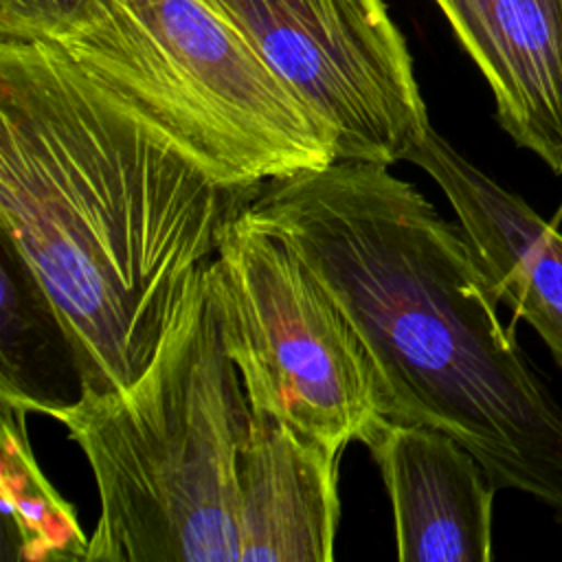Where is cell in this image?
Listing matches in <instances>:
<instances>
[{
  "label": "cell",
  "instance_id": "9",
  "mask_svg": "<svg viewBox=\"0 0 562 562\" xmlns=\"http://www.w3.org/2000/svg\"><path fill=\"white\" fill-rule=\"evenodd\" d=\"M340 454L250 411L237 459L239 562L334 560Z\"/></svg>",
  "mask_w": 562,
  "mask_h": 562
},
{
  "label": "cell",
  "instance_id": "6",
  "mask_svg": "<svg viewBox=\"0 0 562 562\" xmlns=\"http://www.w3.org/2000/svg\"><path fill=\"white\" fill-rule=\"evenodd\" d=\"M318 119L336 160L395 165L432 127L382 0H211Z\"/></svg>",
  "mask_w": 562,
  "mask_h": 562
},
{
  "label": "cell",
  "instance_id": "2",
  "mask_svg": "<svg viewBox=\"0 0 562 562\" xmlns=\"http://www.w3.org/2000/svg\"><path fill=\"white\" fill-rule=\"evenodd\" d=\"M244 213L288 241L342 307L386 419L443 430L498 490L562 522V404L501 321L459 222L389 165L356 160L270 180Z\"/></svg>",
  "mask_w": 562,
  "mask_h": 562
},
{
  "label": "cell",
  "instance_id": "3",
  "mask_svg": "<svg viewBox=\"0 0 562 562\" xmlns=\"http://www.w3.org/2000/svg\"><path fill=\"white\" fill-rule=\"evenodd\" d=\"M86 454L99 518L86 562H239L237 459L250 406L211 263L145 371L55 408Z\"/></svg>",
  "mask_w": 562,
  "mask_h": 562
},
{
  "label": "cell",
  "instance_id": "7",
  "mask_svg": "<svg viewBox=\"0 0 562 562\" xmlns=\"http://www.w3.org/2000/svg\"><path fill=\"white\" fill-rule=\"evenodd\" d=\"M406 162L435 180L498 301L536 329L562 369V231L432 127Z\"/></svg>",
  "mask_w": 562,
  "mask_h": 562
},
{
  "label": "cell",
  "instance_id": "8",
  "mask_svg": "<svg viewBox=\"0 0 562 562\" xmlns=\"http://www.w3.org/2000/svg\"><path fill=\"white\" fill-rule=\"evenodd\" d=\"M393 509L402 562H490L496 483L439 428L382 417L362 437Z\"/></svg>",
  "mask_w": 562,
  "mask_h": 562
},
{
  "label": "cell",
  "instance_id": "4",
  "mask_svg": "<svg viewBox=\"0 0 562 562\" xmlns=\"http://www.w3.org/2000/svg\"><path fill=\"white\" fill-rule=\"evenodd\" d=\"M53 44L233 189L336 160L327 130L211 0H105Z\"/></svg>",
  "mask_w": 562,
  "mask_h": 562
},
{
  "label": "cell",
  "instance_id": "5",
  "mask_svg": "<svg viewBox=\"0 0 562 562\" xmlns=\"http://www.w3.org/2000/svg\"><path fill=\"white\" fill-rule=\"evenodd\" d=\"M222 331L248 406L342 452L384 417L356 327L303 257L244 206L211 261Z\"/></svg>",
  "mask_w": 562,
  "mask_h": 562
},
{
  "label": "cell",
  "instance_id": "11",
  "mask_svg": "<svg viewBox=\"0 0 562 562\" xmlns=\"http://www.w3.org/2000/svg\"><path fill=\"white\" fill-rule=\"evenodd\" d=\"M0 404L50 415L81 395L72 342L42 285L0 235Z\"/></svg>",
  "mask_w": 562,
  "mask_h": 562
},
{
  "label": "cell",
  "instance_id": "12",
  "mask_svg": "<svg viewBox=\"0 0 562 562\" xmlns=\"http://www.w3.org/2000/svg\"><path fill=\"white\" fill-rule=\"evenodd\" d=\"M26 413L2 406L0 498L4 538L24 562H86L88 538L68 501L40 470L24 424Z\"/></svg>",
  "mask_w": 562,
  "mask_h": 562
},
{
  "label": "cell",
  "instance_id": "10",
  "mask_svg": "<svg viewBox=\"0 0 562 562\" xmlns=\"http://www.w3.org/2000/svg\"><path fill=\"white\" fill-rule=\"evenodd\" d=\"M485 77L501 127L562 176V0H435Z\"/></svg>",
  "mask_w": 562,
  "mask_h": 562
},
{
  "label": "cell",
  "instance_id": "13",
  "mask_svg": "<svg viewBox=\"0 0 562 562\" xmlns=\"http://www.w3.org/2000/svg\"><path fill=\"white\" fill-rule=\"evenodd\" d=\"M105 0H0V40L59 42L90 20Z\"/></svg>",
  "mask_w": 562,
  "mask_h": 562
},
{
  "label": "cell",
  "instance_id": "1",
  "mask_svg": "<svg viewBox=\"0 0 562 562\" xmlns=\"http://www.w3.org/2000/svg\"><path fill=\"white\" fill-rule=\"evenodd\" d=\"M255 191L57 44L0 40V235L50 299L81 393L145 371Z\"/></svg>",
  "mask_w": 562,
  "mask_h": 562
}]
</instances>
